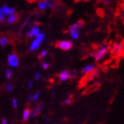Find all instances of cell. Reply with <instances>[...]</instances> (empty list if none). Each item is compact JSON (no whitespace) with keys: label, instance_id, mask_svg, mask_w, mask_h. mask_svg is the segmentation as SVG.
I'll return each mask as SVG.
<instances>
[{"label":"cell","instance_id":"1","mask_svg":"<svg viewBox=\"0 0 124 124\" xmlns=\"http://www.w3.org/2000/svg\"><path fill=\"white\" fill-rule=\"evenodd\" d=\"M109 49H110L109 44L104 43V44H100V45L98 47V49L92 53V56L94 57L96 61H100V60L106 56V53L108 52Z\"/></svg>","mask_w":124,"mask_h":124},{"label":"cell","instance_id":"2","mask_svg":"<svg viewBox=\"0 0 124 124\" xmlns=\"http://www.w3.org/2000/svg\"><path fill=\"white\" fill-rule=\"evenodd\" d=\"M85 25V22L83 21V20H80L78 21L76 23L73 24L72 26L70 27L69 29H68V32H69L71 37L74 39H78L80 37V34H79V29H82L83 26Z\"/></svg>","mask_w":124,"mask_h":124},{"label":"cell","instance_id":"3","mask_svg":"<svg viewBox=\"0 0 124 124\" xmlns=\"http://www.w3.org/2000/svg\"><path fill=\"white\" fill-rule=\"evenodd\" d=\"M99 73H100V69L99 68H96L94 71H92L91 73L88 74V75H85L82 78V80L80 81V83H79V87H84V86L87 84L88 82L90 81H93L95 78H97L99 75Z\"/></svg>","mask_w":124,"mask_h":124},{"label":"cell","instance_id":"4","mask_svg":"<svg viewBox=\"0 0 124 124\" xmlns=\"http://www.w3.org/2000/svg\"><path fill=\"white\" fill-rule=\"evenodd\" d=\"M123 53V42L115 43L111 48V54L114 59H120Z\"/></svg>","mask_w":124,"mask_h":124},{"label":"cell","instance_id":"5","mask_svg":"<svg viewBox=\"0 0 124 124\" xmlns=\"http://www.w3.org/2000/svg\"><path fill=\"white\" fill-rule=\"evenodd\" d=\"M73 46H74V43L71 41H68V40H66V41H58L55 44V47L62 50V51H69L70 49H72Z\"/></svg>","mask_w":124,"mask_h":124},{"label":"cell","instance_id":"6","mask_svg":"<svg viewBox=\"0 0 124 124\" xmlns=\"http://www.w3.org/2000/svg\"><path fill=\"white\" fill-rule=\"evenodd\" d=\"M8 64L12 67H17L20 64V59L16 53H11L8 56Z\"/></svg>","mask_w":124,"mask_h":124},{"label":"cell","instance_id":"7","mask_svg":"<svg viewBox=\"0 0 124 124\" xmlns=\"http://www.w3.org/2000/svg\"><path fill=\"white\" fill-rule=\"evenodd\" d=\"M43 108H44V104H43V103H38L36 106V107H35V108L31 109L30 115L35 118V117H36L37 115H39V114H41V112H42V110H43Z\"/></svg>","mask_w":124,"mask_h":124},{"label":"cell","instance_id":"8","mask_svg":"<svg viewBox=\"0 0 124 124\" xmlns=\"http://www.w3.org/2000/svg\"><path fill=\"white\" fill-rule=\"evenodd\" d=\"M53 6V4L51 2H49L48 0H43V1H40L37 5V7L38 9H40L41 11H44L47 7L52 8Z\"/></svg>","mask_w":124,"mask_h":124},{"label":"cell","instance_id":"9","mask_svg":"<svg viewBox=\"0 0 124 124\" xmlns=\"http://www.w3.org/2000/svg\"><path fill=\"white\" fill-rule=\"evenodd\" d=\"M39 33H40V29L38 28V26H33L31 27V29L27 32V36L31 38V37L36 36Z\"/></svg>","mask_w":124,"mask_h":124},{"label":"cell","instance_id":"10","mask_svg":"<svg viewBox=\"0 0 124 124\" xmlns=\"http://www.w3.org/2000/svg\"><path fill=\"white\" fill-rule=\"evenodd\" d=\"M30 111L31 108H29V106H27L26 108L23 110V113H22V121H23V122H29V118H30Z\"/></svg>","mask_w":124,"mask_h":124},{"label":"cell","instance_id":"11","mask_svg":"<svg viewBox=\"0 0 124 124\" xmlns=\"http://www.w3.org/2000/svg\"><path fill=\"white\" fill-rule=\"evenodd\" d=\"M95 69H96L95 65H87V66H85V67H83V69H82V73L85 75L90 74V73H91Z\"/></svg>","mask_w":124,"mask_h":124},{"label":"cell","instance_id":"12","mask_svg":"<svg viewBox=\"0 0 124 124\" xmlns=\"http://www.w3.org/2000/svg\"><path fill=\"white\" fill-rule=\"evenodd\" d=\"M19 19H20V15H19L18 13H13L12 15H9V17L7 19V23L14 24L19 21Z\"/></svg>","mask_w":124,"mask_h":124},{"label":"cell","instance_id":"13","mask_svg":"<svg viewBox=\"0 0 124 124\" xmlns=\"http://www.w3.org/2000/svg\"><path fill=\"white\" fill-rule=\"evenodd\" d=\"M0 9L2 10L3 13H5V15H6V14H8V15H12V14H13V13H15V9H14V8H9V7H7L6 5L2 6Z\"/></svg>","mask_w":124,"mask_h":124},{"label":"cell","instance_id":"14","mask_svg":"<svg viewBox=\"0 0 124 124\" xmlns=\"http://www.w3.org/2000/svg\"><path fill=\"white\" fill-rule=\"evenodd\" d=\"M58 77H59L60 82H66L67 80H68V71H67V70H63V71H61Z\"/></svg>","mask_w":124,"mask_h":124},{"label":"cell","instance_id":"15","mask_svg":"<svg viewBox=\"0 0 124 124\" xmlns=\"http://www.w3.org/2000/svg\"><path fill=\"white\" fill-rule=\"evenodd\" d=\"M40 44H41V42L39 41L38 39H35L33 42H32V44H30V47H29V50H30L31 52H33V51H36V49H38L39 46H40Z\"/></svg>","mask_w":124,"mask_h":124},{"label":"cell","instance_id":"16","mask_svg":"<svg viewBox=\"0 0 124 124\" xmlns=\"http://www.w3.org/2000/svg\"><path fill=\"white\" fill-rule=\"evenodd\" d=\"M78 75V72L76 70H72V71H68V79L69 80H73L75 79Z\"/></svg>","mask_w":124,"mask_h":124},{"label":"cell","instance_id":"17","mask_svg":"<svg viewBox=\"0 0 124 124\" xmlns=\"http://www.w3.org/2000/svg\"><path fill=\"white\" fill-rule=\"evenodd\" d=\"M73 102V98H72V94L71 93H68V98H66L64 100V102L61 104V106L63 105H70V104Z\"/></svg>","mask_w":124,"mask_h":124},{"label":"cell","instance_id":"18","mask_svg":"<svg viewBox=\"0 0 124 124\" xmlns=\"http://www.w3.org/2000/svg\"><path fill=\"white\" fill-rule=\"evenodd\" d=\"M48 53H49V52L48 51H46V50H44V51H42L40 53H39L38 55V60H42L43 59H44V58H46L47 56H48Z\"/></svg>","mask_w":124,"mask_h":124},{"label":"cell","instance_id":"19","mask_svg":"<svg viewBox=\"0 0 124 124\" xmlns=\"http://www.w3.org/2000/svg\"><path fill=\"white\" fill-rule=\"evenodd\" d=\"M8 43H9V39H8L6 36H2V37L0 38V45H1V46H5Z\"/></svg>","mask_w":124,"mask_h":124},{"label":"cell","instance_id":"20","mask_svg":"<svg viewBox=\"0 0 124 124\" xmlns=\"http://www.w3.org/2000/svg\"><path fill=\"white\" fill-rule=\"evenodd\" d=\"M13 89H14V86H13V84H10V83H7V84L5 86V91H7V92L13 91Z\"/></svg>","mask_w":124,"mask_h":124},{"label":"cell","instance_id":"21","mask_svg":"<svg viewBox=\"0 0 124 124\" xmlns=\"http://www.w3.org/2000/svg\"><path fill=\"white\" fill-rule=\"evenodd\" d=\"M12 76H13V71L10 68H7L6 71H5V77H6V79L9 80V79L12 78Z\"/></svg>","mask_w":124,"mask_h":124},{"label":"cell","instance_id":"22","mask_svg":"<svg viewBox=\"0 0 124 124\" xmlns=\"http://www.w3.org/2000/svg\"><path fill=\"white\" fill-rule=\"evenodd\" d=\"M36 38L38 39L40 42H43L44 39H45V35H44V34H43V33H39L38 35L36 36Z\"/></svg>","mask_w":124,"mask_h":124},{"label":"cell","instance_id":"23","mask_svg":"<svg viewBox=\"0 0 124 124\" xmlns=\"http://www.w3.org/2000/svg\"><path fill=\"white\" fill-rule=\"evenodd\" d=\"M39 95H40V91H36V92L32 96V101H33V102L37 101V99L39 98Z\"/></svg>","mask_w":124,"mask_h":124},{"label":"cell","instance_id":"24","mask_svg":"<svg viewBox=\"0 0 124 124\" xmlns=\"http://www.w3.org/2000/svg\"><path fill=\"white\" fill-rule=\"evenodd\" d=\"M41 66L42 67L44 68V69H49L50 67H51V65H50V63H48V62H45V61H43L41 63Z\"/></svg>","mask_w":124,"mask_h":124},{"label":"cell","instance_id":"25","mask_svg":"<svg viewBox=\"0 0 124 124\" xmlns=\"http://www.w3.org/2000/svg\"><path fill=\"white\" fill-rule=\"evenodd\" d=\"M12 104H13V108H17V107H18V101H17L16 98H13V100H12Z\"/></svg>","mask_w":124,"mask_h":124},{"label":"cell","instance_id":"26","mask_svg":"<svg viewBox=\"0 0 124 124\" xmlns=\"http://www.w3.org/2000/svg\"><path fill=\"white\" fill-rule=\"evenodd\" d=\"M5 13H3L2 10L0 9V22H1V21H5Z\"/></svg>","mask_w":124,"mask_h":124},{"label":"cell","instance_id":"27","mask_svg":"<svg viewBox=\"0 0 124 124\" xmlns=\"http://www.w3.org/2000/svg\"><path fill=\"white\" fill-rule=\"evenodd\" d=\"M41 74H39V73H36L35 75H34V79L35 80H39V79H41Z\"/></svg>","mask_w":124,"mask_h":124},{"label":"cell","instance_id":"28","mask_svg":"<svg viewBox=\"0 0 124 124\" xmlns=\"http://www.w3.org/2000/svg\"><path fill=\"white\" fill-rule=\"evenodd\" d=\"M98 1L102 2L103 4H105V5H109V4H111V2H112V0H98Z\"/></svg>","mask_w":124,"mask_h":124},{"label":"cell","instance_id":"29","mask_svg":"<svg viewBox=\"0 0 124 124\" xmlns=\"http://www.w3.org/2000/svg\"><path fill=\"white\" fill-rule=\"evenodd\" d=\"M1 124H8L7 119L6 118H3L2 121H1Z\"/></svg>","mask_w":124,"mask_h":124},{"label":"cell","instance_id":"30","mask_svg":"<svg viewBox=\"0 0 124 124\" xmlns=\"http://www.w3.org/2000/svg\"><path fill=\"white\" fill-rule=\"evenodd\" d=\"M32 87H33V82H32V81H29V84H28V89H31Z\"/></svg>","mask_w":124,"mask_h":124},{"label":"cell","instance_id":"31","mask_svg":"<svg viewBox=\"0 0 124 124\" xmlns=\"http://www.w3.org/2000/svg\"><path fill=\"white\" fill-rule=\"evenodd\" d=\"M32 96H33V95H29V98H28L29 101H32Z\"/></svg>","mask_w":124,"mask_h":124},{"label":"cell","instance_id":"32","mask_svg":"<svg viewBox=\"0 0 124 124\" xmlns=\"http://www.w3.org/2000/svg\"><path fill=\"white\" fill-rule=\"evenodd\" d=\"M36 1H42V0H35V2H36Z\"/></svg>","mask_w":124,"mask_h":124}]
</instances>
